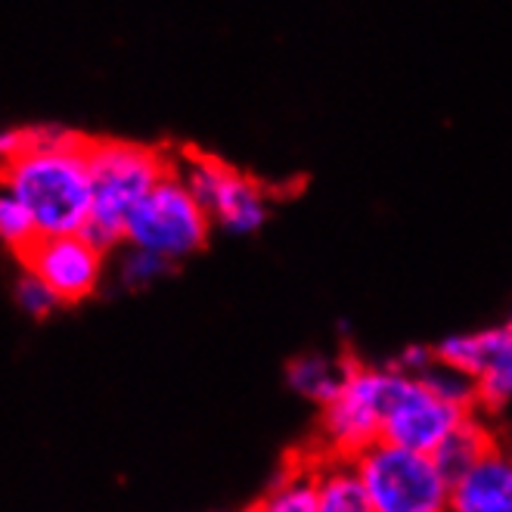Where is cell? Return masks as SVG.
<instances>
[{
    "instance_id": "6da1fadb",
    "label": "cell",
    "mask_w": 512,
    "mask_h": 512,
    "mask_svg": "<svg viewBox=\"0 0 512 512\" xmlns=\"http://www.w3.org/2000/svg\"><path fill=\"white\" fill-rule=\"evenodd\" d=\"M0 187L35 215L41 233H81L94 205L87 134L69 131L59 143L32 146L0 162Z\"/></svg>"
},
{
    "instance_id": "7a4b0ae2",
    "label": "cell",
    "mask_w": 512,
    "mask_h": 512,
    "mask_svg": "<svg viewBox=\"0 0 512 512\" xmlns=\"http://www.w3.org/2000/svg\"><path fill=\"white\" fill-rule=\"evenodd\" d=\"M87 165L90 184H94V205H90V218L81 236L106 252L125 239L131 208L171 168L159 149L112 137H87Z\"/></svg>"
},
{
    "instance_id": "3957f363",
    "label": "cell",
    "mask_w": 512,
    "mask_h": 512,
    "mask_svg": "<svg viewBox=\"0 0 512 512\" xmlns=\"http://www.w3.org/2000/svg\"><path fill=\"white\" fill-rule=\"evenodd\" d=\"M373 512H450L454 481L435 454L376 441L357 457Z\"/></svg>"
},
{
    "instance_id": "277c9868",
    "label": "cell",
    "mask_w": 512,
    "mask_h": 512,
    "mask_svg": "<svg viewBox=\"0 0 512 512\" xmlns=\"http://www.w3.org/2000/svg\"><path fill=\"white\" fill-rule=\"evenodd\" d=\"M208 212L193 196L184 177L168 171L128 215L125 239L137 249H149L165 258H184L202 249L208 236Z\"/></svg>"
},
{
    "instance_id": "5b68a950",
    "label": "cell",
    "mask_w": 512,
    "mask_h": 512,
    "mask_svg": "<svg viewBox=\"0 0 512 512\" xmlns=\"http://www.w3.org/2000/svg\"><path fill=\"white\" fill-rule=\"evenodd\" d=\"M475 410L460 407L441 398L438 391L410 370L388 367L385 391V416H382V441L435 454L444 438L454 432Z\"/></svg>"
},
{
    "instance_id": "8992f818",
    "label": "cell",
    "mask_w": 512,
    "mask_h": 512,
    "mask_svg": "<svg viewBox=\"0 0 512 512\" xmlns=\"http://www.w3.org/2000/svg\"><path fill=\"white\" fill-rule=\"evenodd\" d=\"M388 367L351 364L342 388L320 410V444L323 454L360 457L367 447L382 441Z\"/></svg>"
},
{
    "instance_id": "52a82bcc",
    "label": "cell",
    "mask_w": 512,
    "mask_h": 512,
    "mask_svg": "<svg viewBox=\"0 0 512 512\" xmlns=\"http://www.w3.org/2000/svg\"><path fill=\"white\" fill-rule=\"evenodd\" d=\"M16 258L22 270L41 277L63 305L84 301L103 274V252L81 233H41Z\"/></svg>"
},
{
    "instance_id": "ba28073f",
    "label": "cell",
    "mask_w": 512,
    "mask_h": 512,
    "mask_svg": "<svg viewBox=\"0 0 512 512\" xmlns=\"http://www.w3.org/2000/svg\"><path fill=\"white\" fill-rule=\"evenodd\" d=\"M184 180L193 190V196L202 202L208 218L218 221V227H224L227 233L243 236L264 224V218H267L264 193L246 174L227 168L218 159L193 156L187 162Z\"/></svg>"
},
{
    "instance_id": "9c48e42d",
    "label": "cell",
    "mask_w": 512,
    "mask_h": 512,
    "mask_svg": "<svg viewBox=\"0 0 512 512\" xmlns=\"http://www.w3.org/2000/svg\"><path fill=\"white\" fill-rule=\"evenodd\" d=\"M435 354L475 379L481 407H503L512 401V320L478 333L450 336L435 345Z\"/></svg>"
},
{
    "instance_id": "30bf717a",
    "label": "cell",
    "mask_w": 512,
    "mask_h": 512,
    "mask_svg": "<svg viewBox=\"0 0 512 512\" xmlns=\"http://www.w3.org/2000/svg\"><path fill=\"white\" fill-rule=\"evenodd\" d=\"M450 512H512V454L500 444L450 488Z\"/></svg>"
},
{
    "instance_id": "8fae6325",
    "label": "cell",
    "mask_w": 512,
    "mask_h": 512,
    "mask_svg": "<svg viewBox=\"0 0 512 512\" xmlns=\"http://www.w3.org/2000/svg\"><path fill=\"white\" fill-rule=\"evenodd\" d=\"M314 457V485L317 512H373L370 491L360 475L357 457H339L311 450Z\"/></svg>"
},
{
    "instance_id": "7c38bea8",
    "label": "cell",
    "mask_w": 512,
    "mask_h": 512,
    "mask_svg": "<svg viewBox=\"0 0 512 512\" xmlns=\"http://www.w3.org/2000/svg\"><path fill=\"white\" fill-rule=\"evenodd\" d=\"M246 512H317V485H314V457L292 460L264 497Z\"/></svg>"
},
{
    "instance_id": "4fadbf2b",
    "label": "cell",
    "mask_w": 512,
    "mask_h": 512,
    "mask_svg": "<svg viewBox=\"0 0 512 512\" xmlns=\"http://www.w3.org/2000/svg\"><path fill=\"white\" fill-rule=\"evenodd\" d=\"M494 447H497L494 435H491L488 426L481 423V419L472 413V416H466L463 423L444 438V444L435 450V460H438V466L450 475V481H457V478L466 475L481 457H488Z\"/></svg>"
},
{
    "instance_id": "5bb4252c",
    "label": "cell",
    "mask_w": 512,
    "mask_h": 512,
    "mask_svg": "<svg viewBox=\"0 0 512 512\" xmlns=\"http://www.w3.org/2000/svg\"><path fill=\"white\" fill-rule=\"evenodd\" d=\"M348 370H351L348 360L326 357V354H305V357L292 360L289 370H286V379L295 388V395L323 407L342 388Z\"/></svg>"
},
{
    "instance_id": "9a60e30c",
    "label": "cell",
    "mask_w": 512,
    "mask_h": 512,
    "mask_svg": "<svg viewBox=\"0 0 512 512\" xmlns=\"http://www.w3.org/2000/svg\"><path fill=\"white\" fill-rule=\"evenodd\" d=\"M41 230L35 224V215L13 196V193H0V243H4L13 255H19L32 239H38Z\"/></svg>"
},
{
    "instance_id": "2e32d148",
    "label": "cell",
    "mask_w": 512,
    "mask_h": 512,
    "mask_svg": "<svg viewBox=\"0 0 512 512\" xmlns=\"http://www.w3.org/2000/svg\"><path fill=\"white\" fill-rule=\"evenodd\" d=\"M16 301H19V308L32 317H47L63 305L59 295L41 277H35L32 270H22V277L16 283Z\"/></svg>"
},
{
    "instance_id": "e0dca14e",
    "label": "cell",
    "mask_w": 512,
    "mask_h": 512,
    "mask_svg": "<svg viewBox=\"0 0 512 512\" xmlns=\"http://www.w3.org/2000/svg\"><path fill=\"white\" fill-rule=\"evenodd\" d=\"M168 267H171V258L134 246V252H131V255L125 258V264H122V280H125L128 286L140 289V286H149L153 280H159L162 274H168Z\"/></svg>"
},
{
    "instance_id": "ac0fdd59",
    "label": "cell",
    "mask_w": 512,
    "mask_h": 512,
    "mask_svg": "<svg viewBox=\"0 0 512 512\" xmlns=\"http://www.w3.org/2000/svg\"><path fill=\"white\" fill-rule=\"evenodd\" d=\"M28 149V128H4L0 131V162H10Z\"/></svg>"
}]
</instances>
